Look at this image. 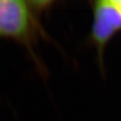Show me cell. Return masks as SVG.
Wrapping results in <instances>:
<instances>
[{
    "label": "cell",
    "mask_w": 121,
    "mask_h": 121,
    "mask_svg": "<svg viewBox=\"0 0 121 121\" xmlns=\"http://www.w3.org/2000/svg\"><path fill=\"white\" fill-rule=\"evenodd\" d=\"M52 5L51 1L0 0V36L20 44L36 60L35 48L45 37L42 17Z\"/></svg>",
    "instance_id": "1"
},
{
    "label": "cell",
    "mask_w": 121,
    "mask_h": 121,
    "mask_svg": "<svg viewBox=\"0 0 121 121\" xmlns=\"http://www.w3.org/2000/svg\"><path fill=\"white\" fill-rule=\"evenodd\" d=\"M93 14L91 38L99 54L102 55L105 46L121 31V13L113 0H103L93 4Z\"/></svg>",
    "instance_id": "2"
},
{
    "label": "cell",
    "mask_w": 121,
    "mask_h": 121,
    "mask_svg": "<svg viewBox=\"0 0 121 121\" xmlns=\"http://www.w3.org/2000/svg\"><path fill=\"white\" fill-rule=\"evenodd\" d=\"M113 3L117 7V9L119 10V12L121 13V0H113Z\"/></svg>",
    "instance_id": "3"
}]
</instances>
